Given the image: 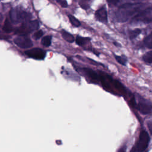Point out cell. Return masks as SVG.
<instances>
[{"instance_id":"1","label":"cell","mask_w":152,"mask_h":152,"mask_svg":"<svg viewBox=\"0 0 152 152\" xmlns=\"http://www.w3.org/2000/svg\"><path fill=\"white\" fill-rule=\"evenodd\" d=\"M145 7L141 2L126 3L121 5L114 13V20L118 23H124L134 17Z\"/></svg>"},{"instance_id":"2","label":"cell","mask_w":152,"mask_h":152,"mask_svg":"<svg viewBox=\"0 0 152 152\" xmlns=\"http://www.w3.org/2000/svg\"><path fill=\"white\" fill-rule=\"evenodd\" d=\"M132 25L145 24L152 23V7H148L141 10L131 20Z\"/></svg>"},{"instance_id":"3","label":"cell","mask_w":152,"mask_h":152,"mask_svg":"<svg viewBox=\"0 0 152 152\" xmlns=\"http://www.w3.org/2000/svg\"><path fill=\"white\" fill-rule=\"evenodd\" d=\"M10 16L11 21L14 24L23 23L28 21L31 17L30 14L20 8L11 10L10 12Z\"/></svg>"},{"instance_id":"4","label":"cell","mask_w":152,"mask_h":152,"mask_svg":"<svg viewBox=\"0 0 152 152\" xmlns=\"http://www.w3.org/2000/svg\"><path fill=\"white\" fill-rule=\"evenodd\" d=\"M39 23L37 20L27 21L23 23L22 25L16 30L15 33L25 35L37 30L39 28Z\"/></svg>"},{"instance_id":"5","label":"cell","mask_w":152,"mask_h":152,"mask_svg":"<svg viewBox=\"0 0 152 152\" xmlns=\"http://www.w3.org/2000/svg\"><path fill=\"white\" fill-rule=\"evenodd\" d=\"M149 141L150 137L146 131H142L140 134L136 146L134 147L136 152H142L144 151L148 147Z\"/></svg>"},{"instance_id":"6","label":"cell","mask_w":152,"mask_h":152,"mask_svg":"<svg viewBox=\"0 0 152 152\" xmlns=\"http://www.w3.org/2000/svg\"><path fill=\"white\" fill-rule=\"evenodd\" d=\"M26 55L28 57L35 59H43L45 57L46 52L42 49L33 48L25 52Z\"/></svg>"},{"instance_id":"7","label":"cell","mask_w":152,"mask_h":152,"mask_svg":"<svg viewBox=\"0 0 152 152\" xmlns=\"http://www.w3.org/2000/svg\"><path fill=\"white\" fill-rule=\"evenodd\" d=\"M137 109L142 114H149L152 110V106L151 103L145 99H141L137 105Z\"/></svg>"},{"instance_id":"8","label":"cell","mask_w":152,"mask_h":152,"mask_svg":"<svg viewBox=\"0 0 152 152\" xmlns=\"http://www.w3.org/2000/svg\"><path fill=\"white\" fill-rule=\"evenodd\" d=\"M14 42L18 46L23 49L29 48L33 46V43L31 40L29 38L24 36L16 37L14 40Z\"/></svg>"},{"instance_id":"9","label":"cell","mask_w":152,"mask_h":152,"mask_svg":"<svg viewBox=\"0 0 152 152\" xmlns=\"http://www.w3.org/2000/svg\"><path fill=\"white\" fill-rule=\"evenodd\" d=\"M94 15L96 20L99 21L104 24L107 23V14L104 7H102L98 9L96 11Z\"/></svg>"},{"instance_id":"10","label":"cell","mask_w":152,"mask_h":152,"mask_svg":"<svg viewBox=\"0 0 152 152\" xmlns=\"http://www.w3.org/2000/svg\"><path fill=\"white\" fill-rule=\"evenodd\" d=\"M90 41V38L89 37H84L81 36H77L75 42L76 43L80 46H84Z\"/></svg>"},{"instance_id":"11","label":"cell","mask_w":152,"mask_h":152,"mask_svg":"<svg viewBox=\"0 0 152 152\" xmlns=\"http://www.w3.org/2000/svg\"><path fill=\"white\" fill-rule=\"evenodd\" d=\"M61 34L64 39H65L66 42L69 43H72L74 41V36L68 31L65 30H62L61 31Z\"/></svg>"},{"instance_id":"12","label":"cell","mask_w":152,"mask_h":152,"mask_svg":"<svg viewBox=\"0 0 152 152\" xmlns=\"http://www.w3.org/2000/svg\"><path fill=\"white\" fill-rule=\"evenodd\" d=\"M84 70L85 72L87 74V75L91 78V79L95 80V81H97L98 80V75L93 70H92L90 68H84Z\"/></svg>"},{"instance_id":"13","label":"cell","mask_w":152,"mask_h":152,"mask_svg":"<svg viewBox=\"0 0 152 152\" xmlns=\"http://www.w3.org/2000/svg\"><path fill=\"white\" fill-rule=\"evenodd\" d=\"M143 44L146 48L152 49V32L144 38Z\"/></svg>"},{"instance_id":"14","label":"cell","mask_w":152,"mask_h":152,"mask_svg":"<svg viewBox=\"0 0 152 152\" xmlns=\"http://www.w3.org/2000/svg\"><path fill=\"white\" fill-rule=\"evenodd\" d=\"M68 18H69V20L70 23H71V24L73 26H74V27L80 26V25H81L80 21L77 18H75L74 16L69 14V15H68Z\"/></svg>"},{"instance_id":"15","label":"cell","mask_w":152,"mask_h":152,"mask_svg":"<svg viewBox=\"0 0 152 152\" xmlns=\"http://www.w3.org/2000/svg\"><path fill=\"white\" fill-rule=\"evenodd\" d=\"M141 33V30L140 28H135L131 30L129 32V37L130 39H135Z\"/></svg>"},{"instance_id":"16","label":"cell","mask_w":152,"mask_h":152,"mask_svg":"<svg viewBox=\"0 0 152 152\" xmlns=\"http://www.w3.org/2000/svg\"><path fill=\"white\" fill-rule=\"evenodd\" d=\"M3 30L7 33H9L12 30V26H11L10 21L8 20V19H6V20L4 23V24L3 26Z\"/></svg>"},{"instance_id":"17","label":"cell","mask_w":152,"mask_h":152,"mask_svg":"<svg viewBox=\"0 0 152 152\" xmlns=\"http://www.w3.org/2000/svg\"><path fill=\"white\" fill-rule=\"evenodd\" d=\"M142 59L147 63L152 64V51L148 52L144 54L142 56Z\"/></svg>"},{"instance_id":"18","label":"cell","mask_w":152,"mask_h":152,"mask_svg":"<svg viewBox=\"0 0 152 152\" xmlns=\"http://www.w3.org/2000/svg\"><path fill=\"white\" fill-rule=\"evenodd\" d=\"M51 40H52V37L50 36H45L42 39V44L46 47H48L51 44Z\"/></svg>"},{"instance_id":"19","label":"cell","mask_w":152,"mask_h":152,"mask_svg":"<svg viewBox=\"0 0 152 152\" xmlns=\"http://www.w3.org/2000/svg\"><path fill=\"white\" fill-rule=\"evenodd\" d=\"M91 0H80L79 4L80 7L84 10H87L90 7Z\"/></svg>"},{"instance_id":"20","label":"cell","mask_w":152,"mask_h":152,"mask_svg":"<svg viewBox=\"0 0 152 152\" xmlns=\"http://www.w3.org/2000/svg\"><path fill=\"white\" fill-rule=\"evenodd\" d=\"M115 57L118 63H119L123 65H125V64L126 63V59L125 57L121 56H118V55H115Z\"/></svg>"},{"instance_id":"21","label":"cell","mask_w":152,"mask_h":152,"mask_svg":"<svg viewBox=\"0 0 152 152\" xmlns=\"http://www.w3.org/2000/svg\"><path fill=\"white\" fill-rule=\"evenodd\" d=\"M113 84H114V86H115V87L118 90H119L121 91H125L124 87L122 86V85L119 81L115 80V81H114V83Z\"/></svg>"},{"instance_id":"22","label":"cell","mask_w":152,"mask_h":152,"mask_svg":"<svg viewBox=\"0 0 152 152\" xmlns=\"http://www.w3.org/2000/svg\"><path fill=\"white\" fill-rule=\"evenodd\" d=\"M43 34V32L42 30H38V31H37L36 32L34 33V34L33 35V37L35 39H40V37H42Z\"/></svg>"},{"instance_id":"23","label":"cell","mask_w":152,"mask_h":152,"mask_svg":"<svg viewBox=\"0 0 152 152\" xmlns=\"http://www.w3.org/2000/svg\"><path fill=\"white\" fill-rule=\"evenodd\" d=\"M56 2L63 8H66L68 6V3L66 0H56Z\"/></svg>"},{"instance_id":"24","label":"cell","mask_w":152,"mask_h":152,"mask_svg":"<svg viewBox=\"0 0 152 152\" xmlns=\"http://www.w3.org/2000/svg\"><path fill=\"white\" fill-rule=\"evenodd\" d=\"M120 0H106L107 3L110 5H116Z\"/></svg>"},{"instance_id":"25","label":"cell","mask_w":152,"mask_h":152,"mask_svg":"<svg viewBox=\"0 0 152 152\" xmlns=\"http://www.w3.org/2000/svg\"><path fill=\"white\" fill-rule=\"evenodd\" d=\"M148 128L150 132V133L152 134V121H149L147 123Z\"/></svg>"},{"instance_id":"26","label":"cell","mask_w":152,"mask_h":152,"mask_svg":"<svg viewBox=\"0 0 152 152\" xmlns=\"http://www.w3.org/2000/svg\"><path fill=\"white\" fill-rule=\"evenodd\" d=\"M118 152H126V147H121Z\"/></svg>"},{"instance_id":"27","label":"cell","mask_w":152,"mask_h":152,"mask_svg":"<svg viewBox=\"0 0 152 152\" xmlns=\"http://www.w3.org/2000/svg\"><path fill=\"white\" fill-rule=\"evenodd\" d=\"M8 37V36H5V35H4L1 33H0V39H7L6 37Z\"/></svg>"},{"instance_id":"28","label":"cell","mask_w":152,"mask_h":152,"mask_svg":"<svg viewBox=\"0 0 152 152\" xmlns=\"http://www.w3.org/2000/svg\"><path fill=\"white\" fill-rule=\"evenodd\" d=\"M2 20H3V17H2V14L0 13V26H1V23L2 21Z\"/></svg>"},{"instance_id":"29","label":"cell","mask_w":152,"mask_h":152,"mask_svg":"<svg viewBox=\"0 0 152 152\" xmlns=\"http://www.w3.org/2000/svg\"><path fill=\"white\" fill-rule=\"evenodd\" d=\"M132 1H144V0H132Z\"/></svg>"}]
</instances>
